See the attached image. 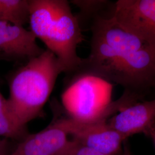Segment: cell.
<instances>
[{
	"label": "cell",
	"instance_id": "obj_1",
	"mask_svg": "<svg viewBox=\"0 0 155 155\" xmlns=\"http://www.w3.org/2000/svg\"><path fill=\"white\" fill-rule=\"evenodd\" d=\"M89 56L83 58L77 74H87L121 86L125 92L143 100L155 90V51L118 48L92 32Z\"/></svg>",
	"mask_w": 155,
	"mask_h": 155
},
{
	"label": "cell",
	"instance_id": "obj_2",
	"mask_svg": "<svg viewBox=\"0 0 155 155\" xmlns=\"http://www.w3.org/2000/svg\"><path fill=\"white\" fill-rule=\"evenodd\" d=\"M30 31L58 58L64 72L74 75L83 58L78 46L84 40L77 17L66 0H29Z\"/></svg>",
	"mask_w": 155,
	"mask_h": 155
},
{
	"label": "cell",
	"instance_id": "obj_3",
	"mask_svg": "<svg viewBox=\"0 0 155 155\" xmlns=\"http://www.w3.org/2000/svg\"><path fill=\"white\" fill-rule=\"evenodd\" d=\"M64 72L58 58L47 49L18 69L9 83L7 100L12 113L23 127L39 116L59 74Z\"/></svg>",
	"mask_w": 155,
	"mask_h": 155
},
{
	"label": "cell",
	"instance_id": "obj_4",
	"mask_svg": "<svg viewBox=\"0 0 155 155\" xmlns=\"http://www.w3.org/2000/svg\"><path fill=\"white\" fill-rule=\"evenodd\" d=\"M61 95L67 117L75 122L90 124L107 121L114 113L139 102V99L124 91L114 101L111 99L113 84L87 74H78Z\"/></svg>",
	"mask_w": 155,
	"mask_h": 155
},
{
	"label": "cell",
	"instance_id": "obj_5",
	"mask_svg": "<svg viewBox=\"0 0 155 155\" xmlns=\"http://www.w3.org/2000/svg\"><path fill=\"white\" fill-rule=\"evenodd\" d=\"M111 17L155 51V0H118Z\"/></svg>",
	"mask_w": 155,
	"mask_h": 155
},
{
	"label": "cell",
	"instance_id": "obj_6",
	"mask_svg": "<svg viewBox=\"0 0 155 155\" xmlns=\"http://www.w3.org/2000/svg\"><path fill=\"white\" fill-rule=\"evenodd\" d=\"M56 121L69 136H72V140L106 155H113L117 153L125 139L109 125L107 121L81 124L67 117L59 118Z\"/></svg>",
	"mask_w": 155,
	"mask_h": 155
},
{
	"label": "cell",
	"instance_id": "obj_7",
	"mask_svg": "<svg viewBox=\"0 0 155 155\" xmlns=\"http://www.w3.org/2000/svg\"><path fill=\"white\" fill-rule=\"evenodd\" d=\"M45 50L37 44L36 38L30 30L0 20V56L29 61L41 54Z\"/></svg>",
	"mask_w": 155,
	"mask_h": 155
},
{
	"label": "cell",
	"instance_id": "obj_8",
	"mask_svg": "<svg viewBox=\"0 0 155 155\" xmlns=\"http://www.w3.org/2000/svg\"><path fill=\"white\" fill-rule=\"evenodd\" d=\"M68 136L56 121L42 131L28 134L9 155H58L69 144Z\"/></svg>",
	"mask_w": 155,
	"mask_h": 155
},
{
	"label": "cell",
	"instance_id": "obj_9",
	"mask_svg": "<svg viewBox=\"0 0 155 155\" xmlns=\"http://www.w3.org/2000/svg\"><path fill=\"white\" fill-rule=\"evenodd\" d=\"M155 122V98L137 102L107 120L109 125L126 139L135 133H150Z\"/></svg>",
	"mask_w": 155,
	"mask_h": 155
},
{
	"label": "cell",
	"instance_id": "obj_10",
	"mask_svg": "<svg viewBox=\"0 0 155 155\" xmlns=\"http://www.w3.org/2000/svg\"><path fill=\"white\" fill-rule=\"evenodd\" d=\"M28 135L12 113L8 101L0 93V137L6 139H21Z\"/></svg>",
	"mask_w": 155,
	"mask_h": 155
},
{
	"label": "cell",
	"instance_id": "obj_11",
	"mask_svg": "<svg viewBox=\"0 0 155 155\" xmlns=\"http://www.w3.org/2000/svg\"><path fill=\"white\" fill-rule=\"evenodd\" d=\"M28 15L29 0H0V20L24 26Z\"/></svg>",
	"mask_w": 155,
	"mask_h": 155
},
{
	"label": "cell",
	"instance_id": "obj_12",
	"mask_svg": "<svg viewBox=\"0 0 155 155\" xmlns=\"http://www.w3.org/2000/svg\"><path fill=\"white\" fill-rule=\"evenodd\" d=\"M72 2L81 9L84 14L93 16V18L100 15L98 12L109 3L107 1H74Z\"/></svg>",
	"mask_w": 155,
	"mask_h": 155
},
{
	"label": "cell",
	"instance_id": "obj_13",
	"mask_svg": "<svg viewBox=\"0 0 155 155\" xmlns=\"http://www.w3.org/2000/svg\"><path fill=\"white\" fill-rule=\"evenodd\" d=\"M58 155H108L91 150L71 139L65 150Z\"/></svg>",
	"mask_w": 155,
	"mask_h": 155
},
{
	"label": "cell",
	"instance_id": "obj_14",
	"mask_svg": "<svg viewBox=\"0 0 155 155\" xmlns=\"http://www.w3.org/2000/svg\"><path fill=\"white\" fill-rule=\"evenodd\" d=\"M8 143L5 139H0V155H9L11 152H9Z\"/></svg>",
	"mask_w": 155,
	"mask_h": 155
}]
</instances>
